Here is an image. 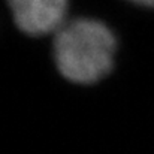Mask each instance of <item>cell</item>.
Returning <instances> with one entry per match:
<instances>
[{
    "instance_id": "1",
    "label": "cell",
    "mask_w": 154,
    "mask_h": 154,
    "mask_svg": "<svg viewBox=\"0 0 154 154\" xmlns=\"http://www.w3.org/2000/svg\"><path fill=\"white\" fill-rule=\"evenodd\" d=\"M57 72L73 85L91 87L106 79L117 63L118 39L99 18L70 17L51 36Z\"/></svg>"
},
{
    "instance_id": "2",
    "label": "cell",
    "mask_w": 154,
    "mask_h": 154,
    "mask_svg": "<svg viewBox=\"0 0 154 154\" xmlns=\"http://www.w3.org/2000/svg\"><path fill=\"white\" fill-rule=\"evenodd\" d=\"M20 32L51 38L70 18V0H3Z\"/></svg>"
},
{
    "instance_id": "3",
    "label": "cell",
    "mask_w": 154,
    "mask_h": 154,
    "mask_svg": "<svg viewBox=\"0 0 154 154\" xmlns=\"http://www.w3.org/2000/svg\"><path fill=\"white\" fill-rule=\"evenodd\" d=\"M132 5L141 6V8H147V9H154V0H126Z\"/></svg>"
}]
</instances>
